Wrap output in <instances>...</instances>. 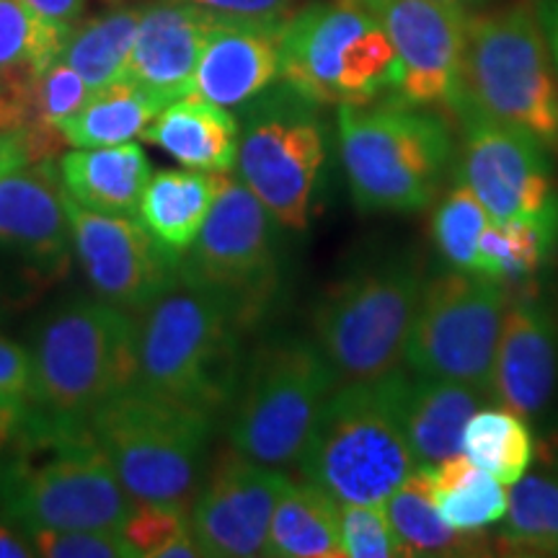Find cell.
I'll return each instance as SVG.
<instances>
[{
	"label": "cell",
	"mask_w": 558,
	"mask_h": 558,
	"mask_svg": "<svg viewBox=\"0 0 558 558\" xmlns=\"http://www.w3.org/2000/svg\"><path fill=\"white\" fill-rule=\"evenodd\" d=\"M213 21L215 13L184 0H163L143 9L124 78L137 83L166 107L190 96Z\"/></svg>",
	"instance_id": "obj_21"
},
{
	"label": "cell",
	"mask_w": 558,
	"mask_h": 558,
	"mask_svg": "<svg viewBox=\"0 0 558 558\" xmlns=\"http://www.w3.org/2000/svg\"><path fill=\"white\" fill-rule=\"evenodd\" d=\"M541 456H543V463H546V471L554 473V476L558 478V418H556L554 427L548 429L546 439H543Z\"/></svg>",
	"instance_id": "obj_46"
},
{
	"label": "cell",
	"mask_w": 558,
	"mask_h": 558,
	"mask_svg": "<svg viewBox=\"0 0 558 558\" xmlns=\"http://www.w3.org/2000/svg\"><path fill=\"white\" fill-rule=\"evenodd\" d=\"M60 184L70 199L104 215L137 218L140 199L153 177L150 160L135 143L75 148L58 163Z\"/></svg>",
	"instance_id": "obj_23"
},
{
	"label": "cell",
	"mask_w": 558,
	"mask_h": 558,
	"mask_svg": "<svg viewBox=\"0 0 558 558\" xmlns=\"http://www.w3.org/2000/svg\"><path fill=\"white\" fill-rule=\"evenodd\" d=\"M21 3H26L37 16L52 21V24L75 26L86 0H21Z\"/></svg>",
	"instance_id": "obj_42"
},
{
	"label": "cell",
	"mask_w": 558,
	"mask_h": 558,
	"mask_svg": "<svg viewBox=\"0 0 558 558\" xmlns=\"http://www.w3.org/2000/svg\"><path fill=\"white\" fill-rule=\"evenodd\" d=\"M463 156L460 181L471 186L488 220L505 222L535 218L558 207L543 140L514 124L488 120L478 111L463 109Z\"/></svg>",
	"instance_id": "obj_15"
},
{
	"label": "cell",
	"mask_w": 558,
	"mask_h": 558,
	"mask_svg": "<svg viewBox=\"0 0 558 558\" xmlns=\"http://www.w3.org/2000/svg\"><path fill=\"white\" fill-rule=\"evenodd\" d=\"M70 239L90 288L124 311H148L179 284L181 256L160 246L140 218L104 215L65 194Z\"/></svg>",
	"instance_id": "obj_14"
},
{
	"label": "cell",
	"mask_w": 558,
	"mask_h": 558,
	"mask_svg": "<svg viewBox=\"0 0 558 558\" xmlns=\"http://www.w3.org/2000/svg\"><path fill=\"white\" fill-rule=\"evenodd\" d=\"M507 305V284L476 271L450 269L429 279L418 298L403 362L416 375L469 383L492 396Z\"/></svg>",
	"instance_id": "obj_12"
},
{
	"label": "cell",
	"mask_w": 558,
	"mask_h": 558,
	"mask_svg": "<svg viewBox=\"0 0 558 558\" xmlns=\"http://www.w3.org/2000/svg\"><path fill=\"white\" fill-rule=\"evenodd\" d=\"M437 3H448V5H460V0H437Z\"/></svg>",
	"instance_id": "obj_48"
},
{
	"label": "cell",
	"mask_w": 558,
	"mask_h": 558,
	"mask_svg": "<svg viewBox=\"0 0 558 558\" xmlns=\"http://www.w3.org/2000/svg\"><path fill=\"white\" fill-rule=\"evenodd\" d=\"M558 248V207L535 218L488 222L478 241L476 275L501 284L525 282L550 262Z\"/></svg>",
	"instance_id": "obj_30"
},
{
	"label": "cell",
	"mask_w": 558,
	"mask_h": 558,
	"mask_svg": "<svg viewBox=\"0 0 558 558\" xmlns=\"http://www.w3.org/2000/svg\"><path fill=\"white\" fill-rule=\"evenodd\" d=\"M34 546L29 541V535H21L5 522H0V558H32Z\"/></svg>",
	"instance_id": "obj_44"
},
{
	"label": "cell",
	"mask_w": 558,
	"mask_h": 558,
	"mask_svg": "<svg viewBox=\"0 0 558 558\" xmlns=\"http://www.w3.org/2000/svg\"><path fill=\"white\" fill-rule=\"evenodd\" d=\"M140 326L107 300H75L45 320L32 347L34 407L65 422L140 380Z\"/></svg>",
	"instance_id": "obj_6"
},
{
	"label": "cell",
	"mask_w": 558,
	"mask_h": 558,
	"mask_svg": "<svg viewBox=\"0 0 558 558\" xmlns=\"http://www.w3.org/2000/svg\"><path fill=\"white\" fill-rule=\"evenodd\" d=\"M277 220L241 179H226L205 226L181 256L179 284L207 292L254 326L277 290Z\"/></svg>",
	"instance_id": "obj_11"
},
{
	"label": "cell",
	"mask_w": 558,
	"mask_h": 558,
	"mask_svg": "<svg viewBox=\"0 0 558 558\" xmlns=\"http://www.w3.org/2000/svg\"><path fill=\"white\" fill-rule=\"evenodd\" d=\"M341 558H399L401 541L383 505L339 501Z\"/></svg>",
	"instance_id": "obj_37"
},
{
	"label": "cell",
	"mask_w": 558,
	"mask_h": 558,
	"mask_svg": "<svg viewBox=\"0 0 558 558\" xmlns=\"http://www.w3.org/2000/svg\"><path fill=\"white\" fill-rule=\"evenodd\" d=\"M341 3H357V0H341Z\"/></svg>",
	"instance_id": "obj_49"
},
{
	"label": "cell",
	"mask_w": 558,
	"mask_h": 558,
	"mask_svg": "<svg viewBox=\"0 0 558 558\" xmlns=\"http://www.w3.org/2000/svg\"><path fill=\"white\" fill-rule=\"evenodd\" d=\"M558 383V326L554 311L538 298H520L507 305L492 396L520 416H538L548 409Z\"/></svg>",
	"instance_id": "obj_19"
},
{
	"label": "cell",
	"mask_w": 558,
	"mask_h": 558,
	"mask_svg": "<svg viewBox=\"0 0 558 558\" xmlns=\"http://www.w3.org/2000/svg\"><path fill=\"white\" fill-rule=\"evenodd\" d=\"M550 37H554V47H556V60H558V9L550 16Z\"/></svg>",
	"instance_id": "obj_47"
},
{
	"label": "cell",
	"mask_w": 558,
	"mask_h": 558,
	"mask_svg": "<svg viewBox=\"0 0 558 558\" xmlns=\"http://www.w3.org/2000/svg\"><path fill=\"white\" fill-rule=\"evenodd\" d=\"M463 452L488 476L514 486L533 465L535 439L525 416L509 409L481 407L465 424Z\"/></svg>",
	"instance_id": "obj_33"
},
{
	"label": "cell",
	"mask_w": 558,
	"mask_h": 558,
	"mask_svg": "<svg viewBox=\"0 0 558 558\" xmlns=\"http://www.w3.org/2000/svg\"><path fill=\"white\" fill-rule=\"evenodd\" d=\"M132 497L86 422L26 411L0 460V512L29 530H122Z\"/></svg>",
	"instance_id": "obj_1"
},
{
	"label": "cell",
	"mask_w": 558,
	"mask_h": 558,
	"mask_svg": "<svg viewBox=\"0 0 558 558\" xmlns=\"http://www.w3.org/2000/svg\"><path fill=\"white\" fill-rule=\"evenodd\" d=\"M26 411H29V409H5V407H0V460H3L5 452H9L13 437H16L21 422H24Z\"/></svg>",
	"instance_id": "obj_45"
},
{
	"label": "cell",
	"mask_w": 558,
	"mask_h": 558,
	"mask_svg": "<svg viewBox=\"0 0 558 558\" xmlns=\"http://www.w3.org/2000/svg\"><path fill=\"white\" fill-rule=\"evenodd\" d=\"M452 109L478 111L556 143L558 86L538 19L527 5L465 19L463 83Z\"/></svg>",
	"instance_id": "obj_9"
},
{
	"label": "cell",
	"mask_w": 558,
	"mask_h": 558,
	"mask_svg": "<svg viewBox=\"0 0 558 558\" xmlns=\"http://www.w3.org/2000/svg\"><path fill=\"white\" fill-rule=\"evenodd\" d=\"M501 554L558 558V478L554 473L522 476L509 494Z\"/></svg>",
	"instance_id": "obj_32"
},
{
	"label": "cell",
	"mask_w": 558,
	"mask_h": 558,
	"mask_svg": "<svg viewBox=\"0 0 558 558\" xmlns=\"http://www.w3.org/2000/svg\"><path fill=\"white\" fill-rule=\"evenodd\" d=\"M109 3H117V0H109Z\"/></svg>",
	"instance_id": "obj_50"
},
{
	"label": "cell",
	"mask_w": 558,
	"mask_h": 558,
	"mask_svg": "<svg viewBox=\"0 0 558 558\" xmlns=\"http://www.w3.org/2000/svg\"><path fill=\"white\" fill-rule=\"evenodd\" d=\"M492 399L469 383L416 375L403 383V432L418 469L442 463L463 452V432L469 418Z\"/></svg>",
	"instance_id": "obj_22"
},
{
	"label": "cell",
	"mask_w": 558,
	"mask_h": 558,
	"mask_svg": "<svg viewBox=\"0 0 558 558\" xmlns=\"http://www.w3.org/2000/svg\"><path fill=\"white\" fill-rule=\"evenodd\" d=\"M215 16L251 19V21H288L295 0H184Z\"/></svg>",
	"instance_id": "obj_41"
},
{
	"label": "cell",
	"mask_w": 558,
	"mask_h": 558,
	"mask_svg": "<svg viewBox=\"0 0 558 558\" xmlns=\"http://www.w3.org/2000/svg\"><path fill=\"white\" fill-rule=\"evenodd\" d=\"M166 109L163 101L128 78L94 90L88 101L58 128L73 148H104L143 135L148 124Z\"/></svg>",
	"instance_id": "obj_29"
},
{
	"label": "cell",
	"mask_w": 558,
	"mask_h": 558,
	"mask_svg": "<svg viewBox=\"0 0 558 558\" xmlns=\"http://www.w3.org/2000/svg\"><path fill=\"white\" fill-rule=\"evenodd\" d=\"M401 369L337 386L298 460L300 476L337 501L383 505L416 471L403 432Z\"/></svg>",
	"instance_id": "obj_2"
},
{
	"label": "cell",
	"mask_w": 558,
	"mask_h": 558,
	"mask_svg": "<svg viewBox=\"0 0 558 558\" xmlns=\"http://www.w3.org/2000/svg\"><path fill=\"white\" fill-rule=\"evenodd\" d=\"M390 525L399 535L403 556H488L486 530L481 533H460L450 527L429 499L422 473L414 471L390 497L383 501Z\"/></svg>",
	"instance_id": "obj_28"
},
{
	"label": "cell",
	"mask_w": 558,
	"mask_h": 558,
	"mask_svg": "<svg viewBox=\"0 0 558 558\" xmlns=\"http://www.w3.org/2000/svg\"><path fill=\"white\" fill-rule=\"evenodd\" d=\"M215 416L132 386L90 411L94 435L132 501L184 507L197 497Z\"/></svg>",
	"instance_id": "obj_4"
},
{
	"label": "cell",
	"mask_w": 558,
	"mask_h": 558,
	"mask_svg": "<svg viewBox=\"0 0 558 558\" xmlns=\"http://www.w3.org/2000/svg\"><path fill=\"white\" fill-rule=\"evenodd\" d=\"M241 324L207 292L169 290L140 324V386L209 414L230 407L243 375Z\"/></svg>",
	"instance_id": "obj_5"
},
{
	"label": "cell",
	"mask_w": 558,
	"mask_h": 558,
	"mask_svg": "<svg viewBox=\"0 0 558 558\" xmlns=\"http://www.w3.org/2000/svg\"><path fill=\"white\" fill-rule=\"evenodd\" d=\"M73 29L45 21L21 0H0V78L45 73L60 60Z\"/></svg>",
	"instance_id": "obj_34"
},
{
	"label": "cell",
	"mask_w": 558,
	"mask_h": 558,
	"mask_svg": "<svg viewBox=\"0 0 558 558\" xmlns=\"http://www.w3.org/2000/svg\"><path fill=\"white\" fill-rule=\"evenodd\" d=\"M337 383V369L316 341H264L243 365L230 403V448L269 469L298 465Z\"/></svg>",
	"instance_id": "obj_7"
},
{
	"label": "cell",
	"mask_w": 558,
	"mask_h": 558,
	"mask_svg": "<svg viewBox=\"0 0 558 558\" xmlns=\"http://www.w3.org/2000/svg\"><path fill=\"white\" fill-rule=\"evenodd\" d=\"M284 21L215 16L194 70V96L233 109L259 99L279 78Z\"/></svg>",
	"instance_id": "obj_20"
},
{
	"label": "cell",
	"mask_w": 558,
	"mask_h": 558,
	"mask_svg": "<svg viewBox=\"0 0 558 558\" xmlns=\"http://www.w3.org/2000/svg\"><path fill=\"white\" fill-rule=\"evenodd\" d=\"M279 78L313 104H369L399 86V58L357 3H316L284 21Z\"/></svg>",
	"instance_id": "obj_10"
},
{
	"label": "cell",
	"mask_w": 558,
	"mask_h": 558,
	"mask_svg": "<svg viewBox=\"0 0 558 558\" xmlns=\"http://www.w3.org/2000/svg\"><path fill=\"white\" fill-rule=\"evenodd\" d=\"M124 538L145 558H199L202 554L184 507L135 501L128 522L122 525Z\"/></svg>",
	"instance_id": "obj_36"
},
{
	"label": "cell",
	"mask_w": 558,
	"mask_h": 558,
	"mask_svg": "<svg viewBox=\"0 0 558 558\" xmlns=\"http://www.w3.org/2000/svg\"><path fill=\"white\" fill-rule=\"evenodd\" d=\"M228 173L177 171L153 173L140 199L137 218L150 230L153 239L171 254L184 256L205 226L209 209L226 184Z\"/></svg>",
	"instance_id": "obj_25"
},
{
	"label": "cell",
	"mask_w": 558,
	"mask_h": 558,
	"mask_svg": "<svg viewBox=\"0 0 558 558\" xmlns=\"http://www.w3.org/2000/svg\"><path fill=\"white\" fill-rule=\"evenodd\" d=\"M90 94L94 90L88 88V83L62 60L52 62L45 73L34 78V104H37L41 122L60 124L68 120L88 101Z\"/></svg>",
	"instance_id": "obj_39"
},
{
	"label": "cell",
	"mask_w": 558,
	"mask_h": 558,
	"mask_svg": "<svg viewBox=\"0 0 558 558\" xmlns=\"http://www.w3.org/2000/svg\"><path fill=\"white\" fill-rule=\"evenodd\" d=\"M424 290L416 256L367 264L320 298L316 344L341 383L375 380L399 369Z\"/></svg>",
	"instance_id": "obj_8"
},
{
	"label": "cell",
	"mask_w": 558,
	"mask_h": 558,
	"mask_svg": "<svg viewBox=\"0 0 558 558\" xmlns=\"http://www.w3.org/2000/svg\"><path fill=\"white\" fill-rule=\"evenodd\" d=\"M264 556L341 558L339 501L308 478L300 484L284 481L271 514Z\"/></svg>",
	"instance_id": "obj_26"
},
{
	"label": "cell",
	"mask_w": 558,
	"mask_h": 558,
	"mask_svg": "<svg viewBox=\"0 0 558 558\" xmlns=\"http://www.w3.org/2000/svg\"><path fill=\"white\" fill-rule=\"evenodd\" d=\"M70 241L65 190L52 163H26L0 177V259L39 279L60 271Z\"/></svg>",
	"instance_id": "obj_18"
},
{
	"label": "cell",
	"mask_w": 558,
	"mask_h": 558,
	"mask_svg": "<svg viewBox=\"0 0 558 558\" xmlns=\"http://www.w3.org/2000/svg\"><path fill=\"white\" fill-rule=\"evenodd\" d=\"M288 476L230 450L213 465L192 501V530L213 558L264 556L271 514Z\"/></svg>",
	"instance_id": "obj_17"
},
{
	"label": "cell",
	"mask_w": 558,
	"mask_h": 558,
	"mask_svg": "<svg viewBox=\"0 0 558 558\" xmlns=\"http://www.w3.org/2000/svg\"><path fill=\"white\" fill-rule=\"evenodd\" d=\"M488 215L469 184L458 181L439 197L432 218L437 251L450 269L476 271L478 241L488 226Z\"/></svg>",
	"instance_id": "obj_35"
},
{
	"label": "cell",
	"mask_w": 558,
	"mask_h": 558,
	"mask_svg": "<svg viewBox=\"0 0 558 558\" xmlns=\"http://www.w3.org/2000/svg\"><path fill=\"white\" fill-rule=\"evenodd\" d=\"M140 16V9H117L107 16L86 21L70 34L60 60L73 68L90 90L122 81L135 47Z\"/></svg>",
	"instance_id": "obj_31"
},
{
	"label": "cell",
	"mask_w": 558,
	"mask_h": 558,
	"mask_svg": "<svg viewBox=\"0 0 558 558\" xmlns=\"http://www.w3.org/2000/svg\"><path fill=\"white\" fill-rule=\"evenodd\" d=\"M418 473L437 512L460 533H481L505 520L509 505L505 484L471 463L465 452Z\"/></svg>",
	"instance_id": "obj_27"
},
{
	"label": "cell",
	"mask_w": 558,
	"mask_h": 558,
	"mask_svg": "<svg viewBox=\"0 0 558 558\" xmlns=\"http://www.w3.org/2000/svg\"><path fill=\"white\" fill-rule=\"evenodd\" d=\"M34 554L45 558H137L122 530H29Z\"/></svg>",
	"instance_id": "obj_38"
},
{
	"label": "cell",
	"mask_w": 558,
	"mask_h": 558,
	"mask_svg": "<svg viewBox=\"0 0 558 558\" xmlns=\"http://www.w3.org/2000/svg\"><path fill=\"white\" fill-rule=\"evenodd\" d=\"M388 34L399 58V96L416 107H456L463 83L465 16L437 0H357Z\"/></svg>",
	"instance_id": "obj_16"
},
{
	"label": "cell",
	"mask_w": 558,
	"mask_h": 558,
	"mask_svg": "<svg viewBox=\"0 0 558 558\" xmlns=\"http://www.w3.org/2000/svg\"><path fill=\"white\" fill-rule=\"evenodd\" d=\"M339 153L362 213H416L435 199L452 160L448 124L407 99L341 104Z\"/></svg>",
	"instance_id": "obj_3"
},
{
	"label": "cell",
	"mask_w": 558,
	"mask_h": 558,
	"mask_svg": "<svg viewBox=\"0 0 558 558\" xmlns=\"http://www.w3.org/2000/svg\"><path fill=\"white\" fill-rule=\"evenodd\" d=\"M311 99L284 86L251 111L239 143V177L277 226L308 228L326 163L324 122Z\"/></svg>",
	"instance_id": "obj_13"
},
{
	"label": "cell",
	"mask_w": 558,
	"mask_h": 558,
	"mask_svg": "<svg viewBox=\"0 0 558 558\" xmlns=\"http://www.w3.org/2000/svg\"><path fill=\"white\" fill-rule=\"evenodd\" d=\"M0 407H34V360L32 349L0 333Z\"/></svg>",
	"instance_id": "obj_40"
},
{
	"label": "cell",
	"mask_w": 558,
	"mask_h": 558,
	"mask_svg": "<svg viewBox=\"0 0 558 558\" xmlns=\"http://www.w3.org/2000/svg\"><path fill=\"white\" fill-rule=\"evenodd\" d=\"M26 163H29V150H26L24 130H0V177Z\"/></svg>",
	"instance_id": "obj_43"
},
{
	"label": "cell",
	"mask_w": 558,
	"mask_h": 558,
	"mask_svg": "<svg viewBox=\"0 0 558 558\" xmlns=\"http://www.w3.org/2000/svg\"><path fill=\"white\" fill-rule=\"evenodd\" d=\"M143 135L194 171L228 173L239 160L241 130L235 117L194 94L169 104Z\"/></svg>",
	"instance_id": "obj_24"
}]
</instances>
